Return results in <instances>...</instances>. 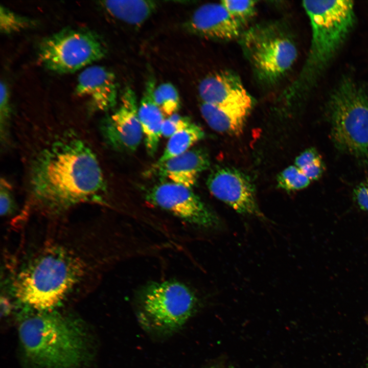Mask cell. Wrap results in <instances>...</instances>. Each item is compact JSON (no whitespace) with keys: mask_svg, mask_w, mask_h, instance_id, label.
Listing matches in <instances>:
<instances>
[{"mask_svg":"<svg viewBox=\"0 0 368 368\" xmlns=\"http://www.w3.org/2000/svg\"><path fill=\"white\" fill-rule=\"evenodd\" d=\"M192 122L190 118L175 113L165 118L162 125V135L170 137L179 130L189 126Z\"/></svg>","mask_w":368,"mask_h":368,"instance_id":"d4e9b609","label":"cell"},{"mask_svg":"<svg viewBox=\"0 0 368 368\" xmlns=\"http://www.w3.org/2000/svg\"><path fill=\"white\" fill-rule=\"evenodd\" d=\"M220 3L242 25L253 17L256 13L257 1L224 0Z\"/></svg>","mask_w":368,"mask_h":368,"instance_id":"cb8c5ba5","label":"cell"},{"mask_svg":"<svg viewBox=\"0 0 368 368\" xmlns=\"http://www.w3.org/2000/svg\"><path fill=\"white\" fill-rule=\"evenodd\" d=\"M239 41L255 77L266 85H273L284 77L297 58L292 34L282 21L255 25L243 31Z\"/></svg>","mask_w":368,"mask_h":368,"instance_id":"5b68a950","label":"cell"},{"mask_svg":"<svg viewBox=\"0 0 368 368\" xmlns=\"http://www.w3.org/2000/svg\"><path fill=\"white\" fill-rule=\"evenodd\" d=\"M192 34L212 40L228 41L240 37L243 25L220 3H207L196 9L185 24Z\"/></svg>","mask_w":368,"mask_h":368,"instance_id":"7c38bea8","label":"cell"},{"mask_svg":"<svg viewBox=\"0 0 368 368\" xmlns=\"http://www.w3.org/2000/svg\"><path fill=\"white\" fill-rule=\"evenodd\" d=\"M34 21L2 5L0 7V30L4 34L19 32L34 26Z\"/></svg>","mask_w":368,"mask_h":368,"instance_id":"7402d4cb","label":"cell"},{"mask_svg":"<svg viewBox=\"0 0 368 368\" xmlns=\"http://www.w3.org/2000/svg\"><path fill=\"white\" fill-rule=\"evenodd\" d=\"M210 166L208 152L202 148H197L190 149L160 164H155L153 168L159 177L192 188L200 174Z\"/></svg>","mask_w":368,"mask_h":368,"instance_id":"9a60e30c","label":"cell"},{"mask_svg":"<svg viewBox=\"0 0 368 368\" xmlns=\"http://www.w3.org/2000/svg\"><path fill=\"white\" fill-rule=\"evenodd\" d=\"M198 92L202 102L213 105L234 101L249 95L240 77L229 70L205 77L199 84Z\"/></svg>","mask_w":368,"mask_h":368,"instance_id":"2e32d148","label":"cell"},{"mask_svg":"<svg viewBox=\"0 0 368 368\" xmlns=\"http://www.w3.org/2000/svg\"><path fill=\"white\" fill-rule=\"evenodd\" d=\"M198 303L195 293L183 283L176 280L152 282L139 291L137 316L148 331L171 333L186 324Z\"/></svg>","mask_w":368,"mask_h":368,"instance_id":"52a82bcc","label":"cell"},{"mask_svg":"<svg viewBox=\"0 0 368 368\" xmlns=\"http://www.w3.org/2000/svg\"><path fill=\"white\" fill-rule=\"evenodd\" d=\"M0 123L1 136L5 135L10 118L11 107L10 93L7 84L2 81L0 84Z\"/></svg>","mask_w":368,"mask_h":368,"instance_id":"484cf974","label":"cell"},{"mask_svg":"<svg viewBox=\"0 0 368 368\" xmlns=\"http://www.w3.org/2000/svg\"><path fill=\"white\" fill-rule=\"evenodd\" d=\"M354 196L360 208L368 212V180L362 182L356 188Z\"/></svg>","mask_w":368,"mask_h":368,"instance_id":"83f0119b","label":"cell"},{"mask_svg":"<svg viewBox=\"0 0 368 368\" xmlns=\"http://www.w3.org/2000/svg\"><path fill=\"white\" fill-rule=\"evenodd\" d=\"M295 166L311 181L318 179L325 170L321 156L314 148L307 149L295 160Z\"/></svg>","mask_w":368,"mask_h":368,"instance_id":"44dd1931","label":"cell"},{"mask_svg":"<svg viewBox=\"0 0 368 368\" xmlns=\"http://www.w3.org/2000/svg\"><path fill=\"white\" fill-rule=\"evenodd\" d=\"M332 140L336 148L368 162V97L355 82L344 79L328 103Z\"/></svg>","mask_w":368,"mask_h":368,"instance_id":"8992f818","label":"cell"},{"mask_svg":"<svg viewBox=\"0 0 368 368\" xmlns=\"http://www.w3.org/2000/svg\"><path fill=\"white\" fill-rule=\"evenodd\" d=\"M278 187L287 191H293L306 188L310 183L309 179L294 166L283 170L277 178Z\"/></svg>","mask_w":368,"mask_h":368,"instance_id":"603a6c76","label":"cell"},{"mask_svg":"<svg viewBox=\"0 0 368 368\" xmlns=\"http://www.w3.org/2000/svg\"><path fill=\"white\" fill-rule=\"evenodd\" d=\"M84 261L70 249L49 244L33 256L16 275L14 293L38 311H52L84 276Z\"/></svg>","mask_w":368,"mask_h":368,"instance_id":"3957f363","label":"cell"},{"mask_svg":"<svg viewBox=\"0 0 368 368\" xmlns=\"http://www.w3.org/2000/svg\"><path fill=\"white\" fill-rule=\"evenodd\" d=\"M101 3L112 16L135 26L143 24L157 8L156 3L151 1H105Z\"/></svg>","mask_w":368,"mask_h":368,"instance_id":"ac0fdd59","label":"cell"},{"mask_svg":"<svg viewBox=\"0 0 368 368\" xmlns=\"http://www.w3.org/2000/svg\"><path fill=\"white\" fill-rule=\"evenodd\" d=\"M12 309V306L8 298L5 297L1 298V316H7L9 314Z\"/></svg>","mask_w":368,"mask_h":368,"instance_id":"f1b7e54d","label":"cell"},{"mask_svg":"<svg viewBox=\"0 0 368 368\" xmlns=\"http://www.w3.org/2000/svg\"><path fill=\"white\" fill-rule=\"evenodd\" d=\"M154 101L165 116L175 113L180 107V98L175 86L170 83H163L155 87L153 91Z\"/></svg>","mask_w":368,"mask_h":368,"instance_id":"ffe728a7","label":"cell"},{"mask_svg":"<svg viewBox=\"0 0 368 368\" xmlns=\"http://www.w3.org/2000/svg\"><path fill=\"white\" fill-rule=\"evenodd\" d=\"M75 94L86 98L96 110L107 111L117 104L118 85L113 72L105 67H87L79 74Z\"/></svg>","mask_w":368,"mask_h":368,"instance_id":"4fadbf2b","label":"cell"},{"mask_svg":"<svg viewBox=\"0 0 368 368\" xmlns=\"http://www.w3.org/2000/svg\"><path fill=\"white\" fill-rule=\"evenodd\" d=\"M146 200L193 226L217 230L222 226L217 214L191 189L172 182L154 186L146 195Z\"/></svg>","mask_w":368,"mask_h":368,"instance_id":"9c48e42d","label":"cell"},{"mask_svg":"<svg viewBox=\"0 0 368 368\" xmlns=\"http://www.w3.org/2000/svg\"><path fill=\"white\" fill-rule=\"evenodd\" d=\"M18 335L25 358L34 368H81L90 359L86 328L52 311L26 317Z\"/></svg>","mask_w":368,"mask_h":368,"instance_id":"7a4b0ae2","label":"cell"},{"mask_svg":"<svg viewBox=\"0 0 368 368\" xmlns=\"http://www.w3.org/2000/svg\"><path fill=\"white\" fill-rule=\"evenodd\" d=\"M105 42L96 32L65 28L40 42L38 59L47 69L59 74L75 72L106 55Z\"/></svg>","mask_w":368,"mask_h":368,"instance_id":"ba28073f","label":"cell"},{"mask_svg":"<svg viewBox=\"0 0 368 368\" xmlns=\"http://www.w3.org/2000/svg\"><path fill=\"white\" fill-rule=\"evenodd\" d=\"M32 197L49 209L100 201L106 183L97 156L82 140L64 135L34 158L30 174Z\"/></svg>","mask_w":368,"mask_h":368,"instance_id":"6da1fadb","label":"cell"},{"mask_svg":"<svg viewBox=\"0 0 368 368\" xmlns=\"http://www.w3.org/2000/svg\"><path fill=\"white\" fill-rule=\"evenodd\" d=\"M254 105L250 95L237 100L220 105L202 102L200 111L213 130L232 135L241 134Z\"/></svg>","mask_w":368,"mask_h":368,"instance_id":"5bb4252c","label":"cell"},{"mask_svg":"<svg viewBox=\"0 0 368 368\" xmlns=\"http://www.w3.org/2000/svg\"><path fill=\"white\" fill-rule=\"evenodd\" d=\"M0 201L1 216H6L12 213L14 203L11 187L4 179L1 180Z\"/></svg>","mask_w":368,"mask_h":368,"instance_id":"4316f807","label":"cell"},{"mask_svg":"<svg viewBox=\"0 0 368 368\" xmlns=\"http://www.w3.org/2000/svg\"><path fill=\"white\" fill-rule=\"evenodd\" d=\"M210 368H213V367H210Z\"/></svg>","mask_w":368,"mask_h":368,"instance_id":"f546056e","label":"cell"},{"mask_svg":"<svg viewBox=\"0 0 368 368\" xmlns=\"http://www.w3.org/2000/svg\"><path fill=\"white\" fill-rule=\"evenodd\" d=\"M155 87L154 78L150 77L146 82L138 108L146 150L152 156L157 151L162 135V125L165 119V116L154 100L153 91Z\"/></svg>","mask_w":368,"mask_h":368,"instance_id":"e0dca14e","label":"cell"},{"mask_svg":"<svg viewBox=\"0 0 368 368\" xmlns=\"http://www.w3.org/2000/svg\"><path fill=\"white\" fill-rule=\"evenodd\" d=\"M138 108L134 91L126 87L119 107L102 122L103 135L111 147L127 152H133L137 148L143 135Z\"/></svg>","mask_w":368,"mask_h":368,"instance_id":"8fae6325","label":"cell"},{"mask_svg":"<svg viewBox=\"0 0 368 368\" xmlns=\"http://www.w3.org/2000/svg\"><path fill=\"white\" fill-rule=\"evenodd\" d=\"M206 185L214 196L237 213L266 220L258 203L254 185L242 172L232 167H216L210 173Z\"/></svg>","mask_w":368,"mask_h":368,"instance_id":"30bf717a","label":"cell"},{"mask_svg":"<svg viewBox=\"0 0 368 368\" xmlns=\"http://www.w3.org/2000/svg\"><path fill=\"white\" fill-rule=\"evenodd\" d=\"M303 6L310 21L311 46L298 81L310 83L324 70L342 45L355 21L350 1H305Z\"/></svg>","mask_w":368,"mask_h":368,"instance_id":"277c9868","label":"cell"},{"mask_svg":"<svg viewBox=\"0 0 368 368\" xmlns=\"http://www.w3.org/2000/svg\"><path fill=\"white\" fill-rule=\"evenodd\" d=\"M204 136L203 129L194 123L179 130L169 137L163 154L155 164H160L185 153Z\"/></svg>","mask_w":368,"mask_h":368,"instance_id":"d6986e66","label":"cell"}]
</instances>
